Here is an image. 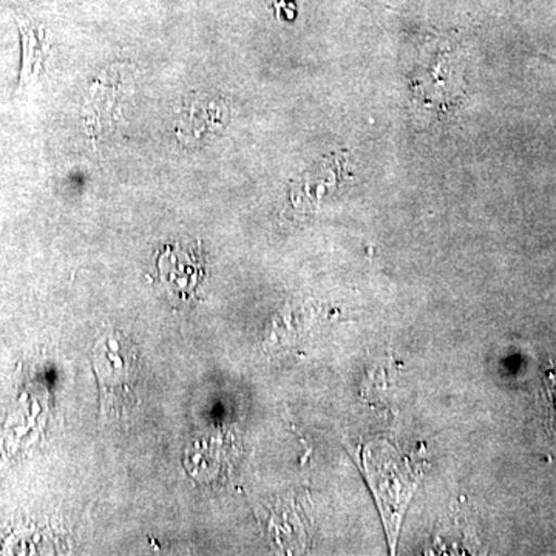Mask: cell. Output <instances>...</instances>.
Segmentation results:
<instances>
[{"label":"cell","mask_w":556,"mask_h":556,"mask_svg":"<svg viewBox=\"0 0 556 556\" xmlns=\"http://www.w3.org/2000/svg\"><path fill=\"white\" fill-rule=\"evenodd\" d=\"M101 388L102 407L123 413L138 401L139 364L137 348L126 334L110 331L91 354Z\"/></svg>","instance_id":"1"},{"label":"cell","mask_w":556,"mask_h":556,"mask_svg":"<svg viewBox=\"0 0 556 556\" xmlns=\"http://www.w3.org/2000/svg\"><path fill=\"white\" fill-rule=\"evenodd\" d=\"M426 60L419 64L413 75V89L417 100L428 108L445 110L456 104L459 100V76H457V54H452L447 49H433L428 51Z\"/></svg>","instance_id":"3"},{"label":"cell","mask_w":556,"mask_h":556,"mask_svg":"<svg viewBox=\"0 0 556 556\" xmlns=\"http://www.w3.org/2000/svg\"><path fill=\"white\" fill-rule=\"evenodd\" d=\"M159 269L164 283L175 298L188 300L199 288L201 263L197 255L174 249L161 257Z\"/></svg>","instance_id":"4"},{"label":"cell","mask_w":556,"mask_h":556,"mask_svg":"<svg viewBox=\"0 0 556 556\" xmlns=\"http://www.w3.org/2000/svg\"><path fill=\"white\" fill-rule=\"evenodd\" d=\"M402 464L397 463V456L390 455L386 450L371 448L365 459L369 485L378 497L390 536L397 535L399 518L415 486L412 468Z\"/></svg>","instance_id":"2"}]
</instances>
